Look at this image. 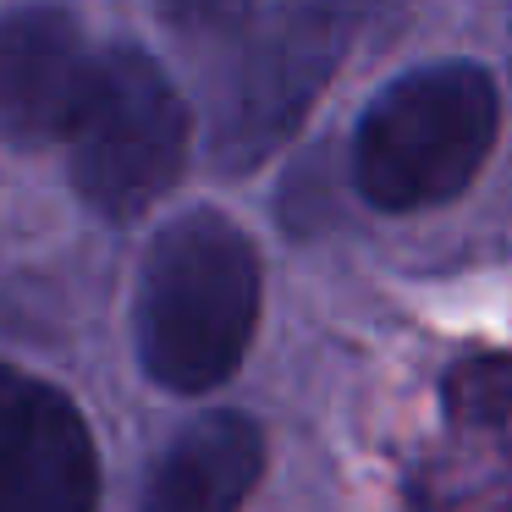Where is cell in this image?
I'll return each instance as SVG.
<instances>
[{"instance_id": "1", "label": "cell", "mask_w": 512, "mask_h": 512, "mask_svg": "<svg viewBox=\"0 0 512 512\" xmlns=\"http://www.w3.org/2000/svg\"><path fill=\"white\" fill-rule=\"evenodd\" d=\"M259 320V254L226 215L193 210L149 243L138 353L171 391H210L243 364Z\"/></svg>"}, {"instance_id": "2", "label": "cell", "mask_w": 512, "mask_h": 512, "mask_svg": "<svg viewBox=\"0 0 512 512\" xmlns=\"http://www.w3.org/2000/svg\"><path fill=\"white\" fill-rule=\"evenodd\" d=\"M496 83L474 61H435L397 78L364 111L353 138V177L375 210L446 204L474 182L496 144Z\"/></svg>"}, {"instance_id": "3", "label": "cell", "mask_w": 512, "mask_h": 512, "mask_svg": "<svg viewBox=\"0 0 512 512\" xmlns=\"http://www.w3.org/2000/svg\"><path fill=\"white\" fill-rule=\"evenodd\" d=\"M397 0H276L270 17L248 28L237 67L215 105V160L259 166L298 133L309 105L342 67L353 39L375 28Z\"/></svg>"}, {"instance_id": "4", "label": "cell", "mask_w": 512, "mask_h": 512, "mask_svg": "<svg viewBox=\"0 0 512 512\" xmlns=\"http://www.w3.org/2000/svg\"><path fill=\"white\" fill-rule=\"evenodd\" d=\"M72 182L105 221H133L188 166V105L144 50H105L67 133Z\"/></svg>"}, {"instance_id": "5", "label": "cell", "mask_w": 512, "mask_h": 512, "mask_svg": "<svg viewBox=\"0 0 512 512\" xmlns=\"http://www.w3.org/2000/svg\"><path fill=\"white\" fill-rule=\"evenodd\" d=\"M100 457L56 386L0 364V512H94Z\"/></svg>"}, {"instance_id": "6", "label": "cell", "mask_w": 512, "mask_h": 512, "mask_svg": "<svg viewBox=\"0 0 512 512\" xmlns=\"http://www.w3.org/2000/svg\"><path fill=\"white\" fill-rule=\"evenodd\" d=\"M83 28L61 6H17L0 17V138H67L94 78Z\"/></svg>"}, {"instance_id": "7", "label": "cell", "mask_w": 512, "mask_h": 512, "mask_svg": "<svg viewBox=\"0 0 512 512\" xmlns=\"http://www.w3.org/2000/svg\"><path fill=\"white\" fill-rule=\"evenodd\" d=\"M265 468V435L248 413H204L171 441L144 490V512H243Z\"/></svg>"}, {"instance_id": "8", "label": "cell", "mask_w": 512, "mask_h": 512, "mask_svg": "<svg viewBox=\"0 0 512 512\" xmlns=\"http://www.w3.org/2000/svg\"><path fill=\"white\" fill-rule=\"evenodd\" d=\"M160 12L177 34L188 39H215V34H232V28L248 23L254 0H160Z\"/></svg>"}]
</instances>
